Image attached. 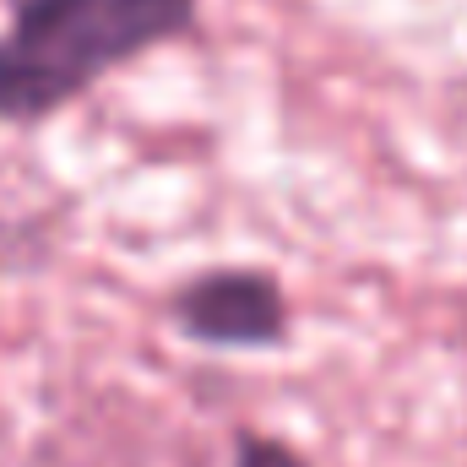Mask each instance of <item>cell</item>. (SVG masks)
<instances>
[{"label":"cell","instance_id":"obj_4","mask_svg":"<svg viewBox=\"0 0 467 467\" xmlns=\"http://www.w3.org/2000/svg\"><path fill=\"white\" fill-rule=\"evenodd\" d=\"M229 467H310V457L294 451V446L277 441V435L239 430V435H234V451H229Z\"/></svg>","mask_w":467,"mask_h":467},{"label":"cell","instance_id":"obj_3","mask_svg":"<svg viewBox=\"0 0 467 467\" xmlns=\"http://www.w3.org/2000/svg\"><path fill=\"white\" fill-rule=\"evenodd\" d=\"M49 261V234L44 223H27V218H5L0 213V277H16V272H33Z\"/></svg>","mask_w":467,"mask_h":467},{"label":"cell","instance_id":"obj_5","mask_svg":"<svg viewBox=\"0 0 467 467\" xmlns=\"http://www.w3.org/2000/svg\"><path fill=\"white\" fill-rule=\"evenodd\" d=\"M27 5H38V0H5V11H27Z\"/></svg>","mask_w":467,"mask_h":467},{"label":"cell","instance_id":"obj_2","mask_svg":"<svg viewBox=\"0 0 467 467\" xmlns=\"http://www.w3.org/2000/svg\"><path fill=\"white\" fill-rule=\"evenodd\" d=\"M169 321L185 343L223 353L283 348L294 337V305L266 266H202L169 294Z\"/></svg>","mask_w":467,"mask_h":467},{"label":"cell","instance_id":"obj_1","mask_svg":"<svg viewBox=\"0 0 467 467\" xmlns=\"http://www.w3.org/2000/svg\"><path fill=\"white\" fill-rule=\"evenodd\" d=\"M202 0H38L0 33V125H44L119 66L196 33Z\"/></svg>","mask_w":467,"mask_h":467}]
</instances>
